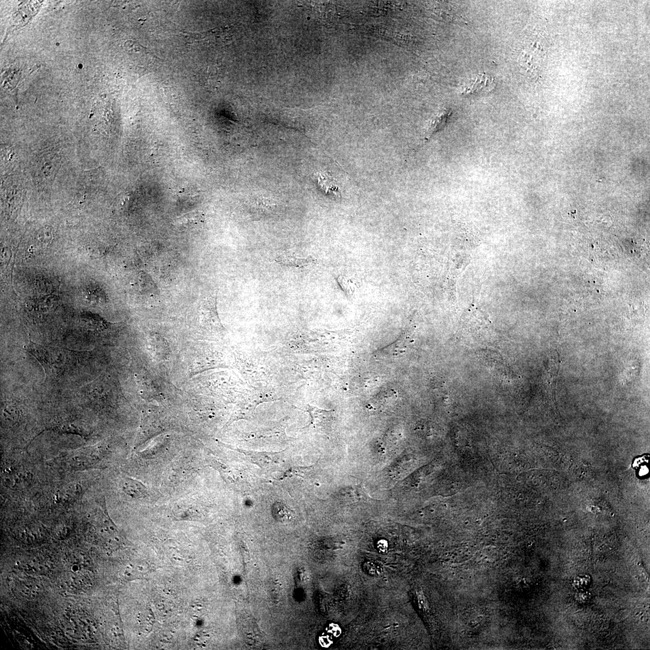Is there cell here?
I'll return each instance as SVG.
<instances>
[{
    "mask_svg": "<svg viewBox=\"0 0 650 650\" xmlns=\"http://www.w3.org/2000/svg\"><path fill=\"white\" fill-rule=\"evenodd\" d=\"M25 348L41 364L47 377L59 374L65 366L67 355L65 356V351L60 349L43 346L32 341Z\"/></svg>",
    "mask_w": 650,
    "mask_h": 650,
    "instance_id": "cell-1",
    "label": "cell"
},
{
    "mask_svg": "<svg viewBox=\"0 0 650 650\" xmlns=\"http://www.w3.org/2000/svg\"><path fill=\"white\" fill-rule=\"evenodd\" d=\"M97 459L96 455L92 450L85 449L67 454L62 459V461L70 469L81 470L94 466Z\"/></svg>",
    "mask_w": 650,
    "mask_h": 650,
    "instance_id": "cell-2",
    "label": "cell"
},
{
    "mask_svg": "<svg viewBox=\"0 0 650 650\" xmlns=\"http://www.w3.org/2000/svg\"><path fill=\"white\" fill-rule=\"evenodd\" d=\"M217 294L205 298L201 304V320L206 327L221 328V323L217 312Z\"/></svg>",
    "mask_w": 650,
    "mask_h": 650,
    "instance_id": "cell-3",
    "label": "cell"
},
{
    "mask_svg": "<svg viewBox=\"0 0 650 650\" xmlns=\"http://www.w3.org/2000/svg\"><path fill=\"white\" fill-rule=\"evenodd\" d=\"M244 453H245L246 455L249 457L250 461L255 463L261 468H266V467L279 465L284 456L283 452H244Z\"/></svg>",
    "mask_w": 650,
    "mask_h": 650,
    "instance_id": "cell-4",
    "label": "cell"
},
{
    "mask_svg": "<svg viewBox=\"0 0 650 650\" xmlns=\"http://www.w3.org/2000/svg\"><path fill=\"white\" fill-rule=\"evenodd\" d=\"M82 493L81 486L77 483L67 484L56 494L57 503L69 504L75 502Z\"/></svg>",
    "mask_w": 650,
    "mask_h": 650,
    "instance_id": "cell-5",
    "label": "cell"
},
{
    "mask_svg": "<svg viewBox=\"0 0 650 650\" xmlns=\"http://www.w3.org/2000/svg\"><path fill=\"white\" fill-rule=\"evenodd\" d=\"M30 473L24 470H16L7 474L5 478L6 485L13 490L22 489L31 482Z\"/></svg>",
    "mask_w": 650,
    "mask_h": 650,
    "instance_id": "cell-6",
    "label": "cell"
},
{
    "mask_svg": "<svg viewBox=\"0 0 650 650\" xmlns=\"http://www.w3.org/2000/svg\"><path fill=\"white\" fill-rule=\"evenodd\" d=\"M559 357L560 356L557 355L554 361H551L549 368L547 371L546 384L548 398L550 399V401H556V383L560 363Z\"/></svg>",
    "mask_w": 650,
    "mask_h": 650,
    "instance_id": "cell-7",
    "label": "cell"
},
{
    "mask_svg": "<svg viewBox=\"0 0 650 650\" xmlns=\"http://www.w3.org/2000/svg\"><path fill=\"white\" fill-rule=\"evenodd\" d=\"M494 81L492 78L486 75L477 77L471 80L465 88V94L483 93L489 92L493 88Z\"/></svg>",
    "mask_w": 650,
    "mask_h": 650,
    "instance_id": "cell-8",
    "label": "cell"
},
{
    "mask_svg": "<svg viewBox=\"0 0 650 650\" xmlns=\"http://www.w3.org/2000/svg\"><path fill=\"white\" fill-rule=\"evenodd\" d=\"M313 259L310 257L307 258H300V257L287 255L281 256L275 259V262L280 265L295 267V268H300V267L309 265L310 263L313 262Z\"/></svg>",
    "mask_w": 650,
    "mask_h": 650,
    "instance_id": "cell-9",
    "label": "cell"
},
{
    "mask_svg": "<svg viewBox=\"0 0 650 650\" xmlns=\"http://www.w3.org/2000/svg\"><path fill=\"white\" fill-rule=\"evenodd\" d=\"M331 411L319 410V409L313 408L310 410V414L312 417L311 425L314 427L317 428L318 429L320 428L323 429L325 426H327L328 423L331 421Z\"/></svg>",
    "mask_w": 650,
    "mask_h": 650,
    "instance_id": "cell-10",
    "label": "cell"
},
{
    "mask_svg": "<svg viewBox=\"0 0 650 650\" xmlns=\"http://www.w3.org/2000/svg\"><path fill=\"white\" fill-rule=\"evenodd\" d=\"M56 429L57 431L74 433V434L81 436H86L89 433V432L83 425L76 422L63 423L62 424L57 426Z\"/></svg>",
    "mask_w": 650,
    "mask_h": 650,
    "instance_id": "cell-11",
    "label": "cell"
},
{
    "mask_svg": "<svg viewBox=\"0 0 650 650\" xmlns=\"http://www.w3.org/2000/svg\"><path fill=\"white\" fill-rule=\"evenodd\" d=\"M272 511L273 517L282 522L289 520L293 516V511L285 504L280 502H276L273 504Z\"/></svg>",
    "mask_w": 650,
    "mask_h": 650,
    "instance_id": "cell-12",
    "label": "cell"
},
{
    "mask_svg": "<svg viewBox=\"0 0 650 650\" xmlns=\"http://www.w3.org/2000/svg\"><path fill=\"white\" fill-rule=\"evenodd\" d=\"M19 418V411L16 406L7 405L3 412V423L7 426L15 425Z\"/></svg>",
    "mask_w": 650,
    "mask_h": 650,
    "instance_id": "cell-13",
    "label": "cell"
},
{
    "mask_svg": "<svg viewBox=\"0 0 650 650\" xmlns=\"http://www.w3.org/2000/svg\"><path fill=\"white\" fill-rule=\"evenodd\" d=\"M122 490L127 495L137 497L142 495L140 484L130 479H123L121 482Z\"/></svg>",
    "mask_w": 650,
    "mask_h": 650,
    "instance_id": "cell-14",
    "label": "cell"
},
{
    "mask_svg": "<svg viewBox=\"0 0 650 650\" xmlns=\"http://www.w3.org/2000/svg\"><path fill=\"white\" fill-rule=\"evenodd\" d=\"M318 180H319V185H321V188H322L325 192H327L328 194H329L330 192L333 193L335 195L340 196V195H338V193L340 192L339 191H338L336 182L334 181L333 178H332L331 176H329L327 174H320L319 178H318Z\"/></svg>",
    "mask_w": 650,
    "mask_h": 650,
    "instance_id": "cell-15",
    "label": "cell"
},
{
    "mask_svg": "<svg viewBox=\"0 0 650 650\" xmlns=\"http://www.w3.org/2000/svg\"><path fill=\"white\" fill-rule=\"evenodd\" d=\"M648 463V456H643L641 458L636 459L633 463V467L637 471L639 477H645L648 475L649 472Z\"/></svg>",
    "mask_w": 650,
    "mask_h": 650,
    "instance_id": "cell-16",
    "label": "cell"
},
{
    "mask_svg": "<svg viewBox=\"0 0 650 650\" xmlns=\"http://www.w3.org/2000/svg\"><path fill=\"white\" fill-rule=\"evenodd\" d=\"M125 47H126L127 50H133L134 52L136 53L140 52L144 53L145 51H146L144 47L141 45L140 43L135 41H132V40H128L127 42H125Z\"/></svg>",
    "mask_w": 650,
    "mask_h": 650,
    "instance_id": "cell-17",
    "label": "cell"
},
{
    "mask_svg": "<svg viewBox=\"0 0 650 650\" xmlns=\"http://www.w3.org/2000/svg\"><path fill=\"white\" fill-rule=\"evenodd\" d=\"M417 597H418L420 607H421L422 609H423V610H425V611H428L429 609L428 601L427 600H426L425 596L424 595V594H423V592H419V593L417 594Z\"/></svg>",
    "mask_w": 650,
    "mask_h": 650,
    "instance_id": "cell-18",
    "label": "cell"
},
{
    "mask_svg": "<svg viewBox=\"0 0 650 650\" xmlns=\"http://www.w3.org/2000/svg\"><path fill=\"white\" fill-rule=\"evenodd\" d=\"M365 570L370 574H378L380 573V568L372 563L365 564Z\"/></svg>",
    "mask_w": 650,
    "mask_h": 650,
    "instance_id": "cell-19",
    "label": "cell"
}]
</instances>
